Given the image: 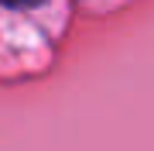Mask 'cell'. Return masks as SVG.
<instances>
[{
  "label": "cell",
  "instance_id": "6da1fadb",
  "mask_svg": "<svg viewBox=\"0 0 154 151\" xmlns=\"http://www.w3.org/2000/svg\"><path fill=\"white\" fill-rule=\"evenodd\" d=\"M0 4H7V7H31V4H41V0H0Z\"/></svg>",
  "mask_w": 154,
  "mask_h": 151
}]
</instances>
